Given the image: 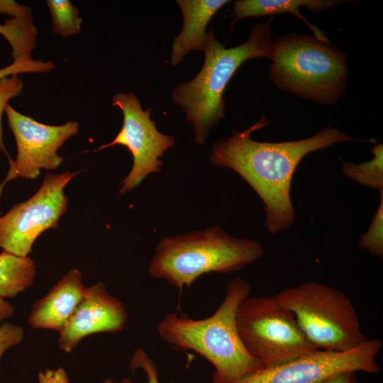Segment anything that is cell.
I'll list each match as a JSON object with an SVG mask.
<instances>
[{"label":"cell","instance_id":"25","mask_svg":"<svg viewBox=\"0 0 383 383\" xmlns=\"http://www.w3.org/2000/svg\"><path fill=\"white\" fill-rule=\"evenodd\" d=\"M0 14L12 17L32 16L30 9L14 1H0Z\"/></svg>","mask_w":383,"mask_h":383},{"label":"cell","instance_id":"12","mask_svg":"<svg viewBox=\"0 0 383 383\" xmlns=\"http://www.w3.org/2000/svg\"><path fill=\"white\" fill-rule=\"evenodd\" d=\"M127 320L128 313L122 302L109 293L104 283L97 282L87 287L82 301L59 332V347L65 352H71L87 335L121 331Z\"/></svg>","mask_w":383,"mask_h":383},{"label":"cell","instance_id":"24","mask_svg":"<svg viewBox=\"0 0 383 383\" xmlns=\"http://www.w3.org/2000/svg\"><path fill=\"white\" fill-rule=\"evenodd\" d=\"M22 327L4 323L0 325V361L4 353L10 348L18 345L23 339Z\"/></svg>","mask_w":383,"mask_h":383},{"label":"cell","instance_id":"10","mask_svg":"<svg viewBox=\"0 0 383 383\" xmlns=\"http://www.w3.org/2000/svg\"><path fill=\"white\" fill-rule=\"evenodd\" d=\"M382 343L367 339L361 345L343 352L315 350L290 361L265 367L235 383H320L343 371L379 372L377 355Z\"/></svg>","mask_w":383,"mask_h":383},{"label":"cell","instance_id":"27","mask_svg":"<svg viewBox=\"0 0 383 383\" xmlns=\"http://www.w3.org/2000/svg\"><path fill=\"white\" fill-rule=\"evenodd\" d=\"M320 383H357L355 372L343 371L333 374Z\"/></svg>","mask_w":383,"mask_h":383},{"label":"cell","instance_id":"22","mask_svg":"<svg viewBox=\"0 0 383 383\" xmlns=\"http://www.w3.org/2000/svg\"><path fill=\"white\" fill-rule=\"evenodd\" d=\"M55 65L52 62H44L41 60L30 58H22L13 61L12 64L0 69V79L14 74L21 73H44L52 70Z\"/></svg>","mask_w":383,"mask_h":383},{"label":"cell","instance_id":"6","mask_svg":"<svg viewBox=\"0 0 383 383\" xmlns=\"http://www.w3.org/2000/svg\"><path fill=\"white\" fill-rule=\"evenodd\" d=\"M274 297L292 312L306 340L318 350L346 351L368 339L352 301L334 287L305 282L281 290Z\"/></svg>","mask_w":383,"mask_h":383},{"label":"cell","instance_id":"5","mask_svg":"<svg viewBox=\"0 0 383 383\" xmlns=\"http://www.w3.org/2000/svg\"><path fill=\"white\" fill-rule=\"evenodd\" d=\"M269 76L278 89L315 103L331 105L345 92L346 57L329 42L287 34L274 42Z\"/></svg>","mask_w":383,"mask_h":383},{"label":"cell","instance_id":"8","mask_svg":"<svg viewBox=\"0 0 383 383\" xmlns=\"http://www.w3.org/2000/svg\"><path fill=\"white\" fill-rule=\"evenodd\" d=\"M77 174H47L33 196L0 216V248L16 256L27 257L42 233L57 227L67 209L68 198L64 189Z\"/></svg>","mask_w":383,"mask_h":383},{"label":"cell","instance_id":"7","mask_svg":"<svg viewBox=\"0 0 383 383\" xmlns=\"http://www.w3.org/2000/svg\"><path fill=\"white\" fill-rule=\"evenodd\" d=\"M236 325L245 347L265 367L316 350L304 335L292 312L274 296H249L243 300L237 311Z\"/></svg>","mask_w":383,"mask_h":383},{"label":"cell","instance_id":"20","mask_svg":"<svg viewBox=\"0 0 383 383\" xmlns=\"http://www.w3.org/2000/svg\"><path fill=\"white\" fill-rule=\"evenodd\" d=\"M359 247L370 255L383 259V193L371 223L358 243Z\"/></svg>","mask_w":383,"mask_h":383},{"label":"cell","instance_id":"29","mask_svg":"<svg viewBox=\"0 0 383 383\" xmlns=\"http://www.w3.org/2000/svg\"><path fill=\"white\" fill-rule=\"evenodd\" d=\"M1 191H2V189L0 188V198H1ZM0 204H1V203H0Z\"/></svg>","mask_w":383,"mask_h":383},{"label":"cell","instance_id":"23","mask_svg":"<svg viewBox=\"0 0 383 383\" xmlns=\"http://www.w3.org/2000/svg\"><path fill=\"white\" fill-rule=\"evenodd\" d=\"M131 368L132 370L142 369L147 375V383H160L157 370L153 361L143 348H138L135 350L131 362ZM104 383H112V381L107 379ZM118 383L131 382L128 379H122Z\"/></svg>","mask_w":383,"mask_h":383},{"label":"cell","instance_id":"21","mask_svg":"<svg viewBox=\"0 0 383 383\" xmlns=\"http://www.w3.org/2000/svg\"><path fill=\"white\" fill-rule=\"evenodd\" d=\"M23 82L18 74L6 77L0 79V151L5 152L6 148L3 142V131L1 118L8 102L13 98L21 94Z\"/></svg>","mask_w":383,"mask_h":383},{"label":"cell","instance_id":"28","mask_svg":"<svg viewBox=\"0 0 383 383\" xmlns=\"http://www.w3.org/2000/svg\"><path fill=\"white\" fill-rule=\"evenodd\" d=\"M13 307L4 298L0 297V323L4 320L11 318L13 314Z\"/></svg>","mask_w":383,"mask_h":383},{"label":"cell","instance_id":"14","mask_svg":"<svg viewBox=\"0 0 383 383\" xmlns=\"http://www.w3.org/2000/svg\"><path fill=\"white\" fill-rule=\"evenodd\" d=\"M183 16V26L172 45L171 64L178 65L192 50L204 51L209 33L206 28L211 18L228 0H177Z\"/></svg>","mask_w":383,"mask_h":383},{"label":"cell","instance_id":"4","mask_svg":"<svg viewBox=\"0 0 383 383\" xmlns=\"http://www.w3.org/2000/svg\"><path fill=\"white\" fill-rule=\"evenodd\" d=\"M262 244L226 233L218 225L184 235L167 236L157 243L148 272L182 292L201 275L238 271L260 259Z\"/></svg>","mask_w":383,"mask_h":383},{"label":"cell","instance_id":"9","mask_svg":"<svg viewBox=\"0 0 383 383\" xmlns=\"http://www.w3.org/2000/svg\"><path fill=\"white\" fill-rule=\"evenodd\" d=\"M113 106L123 113L121 129L109 143L99 147V151L114 145L126 147L133 157V166L121 183L119 194L123 195L139 186L150 174L161 170L165 152L174 146L173 135L161 133L150 118L151 109L143 110L133 93H118L112 99Z\"/></svg>","mask_w":383,"mask_h":383},{"label":"cell","instance_id":"2","mask_svg":"<svg viewBox=\"0 0 383 383\" xmlns=\"http://www.w3.org/2000/svg\"><path fill=\"white\" fill-rule=\"evenodd\" d=\"M250 291V284L235 277L228 283L225 297L211 316L195 320L186 313H169L157 332L168 344L192 350L210 362L213 383H235L265 368L245 347L236 325L239 305Z\"/></svg>","mask_w":383,"mask_h":383},{"label":"cell","instance_id":"17","mask_svg":"<svg viewBox=\"0 0 383 383\" xmlns=\"http://www.w3.org/2000/svg\"><path fill=\"white\" fill-rule=\"evenodd\" d=\"M0 33L8 40L12 48L13 61L30 58L35 45L37 33L32 23V16L13 17L0 25Z\"/></svg>","mask_w":383,"mask_h":383},{"label":"cell","instance_id":"18","mask_svg":"<svg viewBox=\"0 0 383 383\" xmlns=\"http://www.w3.org/2000/svg\"><path fill=\"white\" fill-rule=\"evenodd\" d=\"M373 158L370 161L355 164L342 162V172L345 176L361 185L377 189L383 193V145L377 144L371 148Z\"/></svg>","mask_w":383,"mask_h":383},{"label":"cell","instance_id":"19","mask_svg":"<svg viewBox=\"0 0 383 383\" xmlns=\"http://www.w3.org/2000/svg\"><path fill=\"white\" fill-rule=\"evenodd\" d=\"M52 22V30L64 38L77 35L81 31L82 18L79 10L69 0L46 1Z\"/></svg>","mask_w":383,"mask_h":383},{"label":"cell","instance_id":"11","mask_svg":"<svg viewBox=\"0 0 383 383\" xmlns=\"http://www.w3.org/2000/svg\"><path fill=\"white\" fill-rule=\"evenodd\" d=\"M4 112L16 139L17 156L15 160L9 157L10 169L1 186L17 177L34 179L41 169L55 170L62 164L63 157L57 150L78 133L77 122L68 121L60 126L43 124L19 113L9 104Z\"/></svg>","mask_w":383,"mask_h":383},{"label":"cell","instance_id":"13","mask_svg":"<svg viewBox=\"0 0 383 383\" xmlns=\"http://www.w3.org/2000/svg\"><path fill=\"white\" fill-rule=\"evenodd\" d=\"M86 290L82 272L77 269L70 270L44 297L33 303L29 325L33 328L60 332L82 301Z\"/></svg>","mask_w":383,"mask_h":383},{"label":"cell","instance_id":"16","mask_svg":"<svg viewBox=\"0 0 383 383\" xmlns=\"http://www.w3.org/2000/svg\"><path fill=\"white\" fill-rule=\"evenodd\" d=\"M34 261L3 250L0 253V297L13 298L33 284Z\"/></svg>","mask_w":383,"mask_h":383},{"label":"cell","instance_id":"15","mask_svg":"<svg viewBox=\"0 0 383 383\" xmlns=\"http://www.w3.org/2000/svg\"><path fill=\"white\" fill-rule=\"evenodd\" d=\"M345 1L340 0H240L234 3L231 26L238 21L248 17L269 16L289 13L306 23L313 31L315 38L323 42H329L324 32L310 23L301 15L299 9L304 7L314 12H321Z\"/></svg>","mask_w":383,"mask_h":383},{"label":"cell","instance_id":"26","mask_svg":"<svg viewBox=\"0 0 383 383\" xmlns=\"http://www.w3.org/2000/svg\"><path fill=\"white\" fill-rule=\"evenodd\" d=\"M38 379L39 383H69V377L62 367L56 370L47 369L45 372H40Z\"/></svg>","mask_w":383,"mask_h":383},{"label":"cell","instance_id":"3","mask_svg":"<svg viewBox=\"0 0 383 383\" xmlns=\"http://www.w3.org/2000/svg\"><path fill=\"white\" fill-rule=\"evenodd\" d=\"M272 21L271 17L253 26L245 43L228 48L217 40L213 28H210L201 69L193 79L174 87L171 96L192 123L196 144L203 145L211 131L223 118V94L238 67L255 57L271 58L274 45Z\"/></svg>","mask_w":383,"mask_h":383},{"label":"cell","instance_id":"1","mask_svg":"<svg viewBox=\"0 0 383 383\" xmlns=\"http://www.w3.org/2000/svg\"><path fill=\"white\" fill-rule=\"evenodd\" d=\"M269 123L264 116L248 128L217 139L209 160L216 167L235 172L254 189L264 203L265 228L276 234L288 229L294 221L292 180L296 167L306 155L338 143L374 140L354 139L330 126L302 140L279 143L253 140L251 134Z\"/></svg>","mask_w":383,"mask_h":383}]
</instances>
